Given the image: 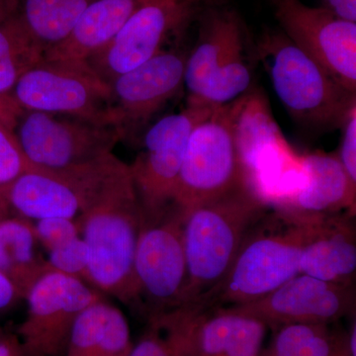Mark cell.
<instances>
[{"label":"cell","instance_id":"obj_35","mask_svg":"<svg viewBox=\"0 0 356 356\" xmlns=\"http://www.w3.org/2000/svg\"><path fill=\"white\" fill-rule=\"evenodd\" d=\"M20 299L17 290L10 280L0 273V313L8 310Z\"/></svg>","mask_w":356,"mask_h":356},{"label":"cell","instance_id":"obj_21","mask_svg":"<svg viewBox=\"0 0 356 356\" xmlns=\"http://www.w3.org/2000/svg\"><path fill=\"white\" fill-rule=\"evenodd\" d=\"M243 49L242 25L236 14L213 13L204 23L195 48L187 56L184 86L187 98L195 97L222 62Z\"/></svg>","mask_w":356,"mask_h":356},{"label":"cell","instance_id":"obj_15","mask_svg":"<svg viewBox=\"0 0 356 356\" xmlns=\"http://www.w3.org/2000/svg\"><path fill=\"white\" fill-rule=\"evenodd\" d=\"M187 56L163 50L110 81V109L121 140L138 139L184 86Z\"/></svg>","mask_w":356,"mask_h":356},{"label":"cell","instance_id":"obj_39","mask_svg":"<svg viewBox=\"0 0 356 356\" xmlns=\"http://www.w3.org/2000/svg\"><path fill=\"white\" fill-rule=\"evenodd\" d=\"M11 210L9 208L8 204L4 200V198L0 195V224L7 219V218L11 216Z\"/></svg>","mask_w":356,"mask_h":356},{"label":"cell","instance_id":"obj_17","mask_svg":"<svg viewBox=\"0 0 356 356\" xmlns=\"http://www.w3.org/2000/svg\"><path fill=\"white\" fill-rule=\"evenodd\" d=\"M268 325L226 308L189 307L184 356H261Z\"/></svg>","mask_w":356,"mask_h":356},{"label":"cell","instance_id":"obj_34","mask_svg":"<svg viewBox=\"0 0 356 356\" xmlns=\"http://www.w3.org/2000/svg\"><path fill=\"white\" fill-rule=\"evenodd\" d=\"M325 6L337 17L356 23V0H325Z\"/></svg>","mask_w":356,"mask_h":356},{"label":"cell","instance_id":"obj_7","mask_svg":"<svg viewBox=\"0 0 356 356\" xmlns=\"http://www.w3.org/2000/svg\"><path fill=\"white\" fill-rule=\"evenodd\" d=\"M212 110L186 105L179 113L159 119L142 136V151L129 168L143 221L158 220L175 206L189 135Z\"/></svg>","mask_w":356,"mask_h":356},{"label":"cell","instance_id":"obj_12","mask_svg":"<svg viewBox=\"0 0 356 356\" xmlns=\"http://www.w3.org/2000/svg\"><path fill=\"white\" fill-rule=\"evenodd\" d=\"M211 0H145L108 46L86 64L102 81L135 69L163 50V44Z\"/></svg>","mask_w":356,"mask_h":356},{"label":"cell","instance_id":"obj_27","mask_svg":"<svg viewBox=\"0 0 356 356\" xmlns=\"http://www.w3.org/2000/svg\"><path fill=\"white\" fill-rule=\"evenodd\" d=\"M188 308L147 318V329L129 356H184Z\"/></svg>","mask_w":356,"mask_h":356},{"label":"cell","instance_id":"obj_23","mask_svg":"<svg viewBox=\"0 0 356 356\" xmlns=\"http://www.w3.org/2000/svg\"><path fill=\"white\" fill-rule=\"evenodd\" d=\"M95 0H6L11 13L46 53L72 31Z\"/></svg>","mask_w":356,"mask_h":356},{"label":"cell","instance_id":"obj_1","mask_svg":"<svg viewBox=\"0 0 356 356\" xmlns=\"http://www.w3.org/2000/svg\"><path fill=\"white\" fill-rule=\"evenodd\" d=\"M89 252L90 286L142 311L134 271L143 213L125 163L76 218Z\"/></svg>","mask_w":356,"mask_h":356},{"label":"cell","instance_id":"obj_8","mask_svg":"<svg viewBox=\"0 0 356 356\" xmlns=\"http://www.w3.org/2000/svg\"><path fill=\"white\" fill-rule=\"evenodd\" d=\"M243 185L231 102L213 109L191 131L185 147L175 205L187 209Z\"/></svg>","mask_w":356,"mask_h":356},{"label":"cell","instance_id":"obj_28","mask_svg":"<svg viewBox=\"0 0 356 356\" xmlns=\"http://www.w3.org/2000/svg\"><path fill=\"white\" fill-rule=\"evenodd\" d=\"M111 304L104 298L84 309L70 331L64 356H96Z\"/></svg>","mask_w":356,"mask_h":356},{"label":"cell","instance_id":"obj_9","mask_svg":"<svg viewBox=\"0 0 356 356\" xmlns=\"http://www.w3.org/2000/svg\"><path fill=\"white\" fill-rule=\"evenodd\" d=\"M184 211L173 206L154 221H142L134 271L147 318L182 308L187 284Z\"/></svg>","mask_w":356,"mask_h":356},{"label":"cell","instance_id":"obj_13","mask_svg":"<svg viewBox=\"0 0 356 356\" xmlns=\"http://www.w3.org/2000/svg\"><path fill=\"white\" fill-rule=\"evenodd\" d=\"M102 293L67 274L49 271L31 288L17 337L24 356H62L79 314Z\"/></svg>","mask_w":356,"mask_h":356},{"label":"cell","instance_id":"obj_38","mask_svg":"<svg viewBox=\"0 0 356 356\" xmlns=\"http://www.w3.org/2000/svg\"><path fill=\"white\" fill-rule=\"evenodd\" d=\"M356 324L355 321L353 324L350 325V332L346 334V343H348V350L351 356H356Z\"/></svg>","mask_w":356,"mask_h":356},{"label":"cell","instance_id":"obj_11","mask_svg":"<svg viewBox=\"0 0 356 356\" xmlns=\"http://www.w3.org/2000/svg\"><path fill=\"white\" fill-rule=\"evenodd\" d=\"M8 97L19 108L114 125L109 84L86 63L42 60L18 79Z\"/></svg>","mask_w":356,"mask_h":356},{"label":"cell","instance_id":"obj_16","mask_svg":"<svg viewBox=\"0 0 356 356\" xmlns=\"http://www.w3.org/2000/svg\"><path fill=\"white\" fill-rule=\"evenodd\" d=\"M226 309L259 318L269 327L330 325L355 313V289L300 273L257 301Z\"/></svg>","mask_w":356,"mask_h":356},{"label":"cell","instance_id":"obj_6","mask_svg":"<svg viewBox=\"0 0 356 356\" xmlns=\"http://www.w3.org/2000/svg\"><path fill=\"white\" fill-rule=\"evenodd\" d=\"M9 128L30 163L47 170H65L93 163L113 153L121 140L112 124L17 106Z\"/></svg>","mask_w":356,"mask_h":356},{"label":"cell","instance_id":"obj_5","mask_svg":"<svg viewBox=\"0 0 356 356\" xmlns=\"http://www.w3.org/2000/svg\"><path fill=\"white\" fill-rule=\"evenodd\" d=\"M276 95L294 120L318 132L341 128L356 107V93L343 88L283 33L259 44Z\"/></svg>","mask_w":356,"mask_h":356},{"label":"cell","instance_id":"obj_19","mask_svg":"<svg viewBox=\"0 0 356 356\" xmlns=\"http://www.w3.org/2000/svg\"><path fill=\"white\" fill-rule=\"evenodd\" d=\"M304 186L278 209L307 216H355L356 186L351 184L336 154L314 152L301 156Z\"/></svg>","mask_w":356,"mask_h":356},{"label":"cell","instance_id":"obj_37","mask_svg":"<svg viewBox=\"0 0 356 356\" xmlns=\"http://www.w3.org/2000/svg\"><path fill=\"white\" fill-rule=\"evenodd\" d=\"M332 356H351L348 350V343H346V334H339L337 336L336 348H334Z\"/></svg>","mask_w":356,"mask_h":356},{"label":"cell","instance_id":"obj_3","mask_svg":"<svg viewBox=\"0 0 356 356\" xmlns=\"http://www.w3.org/2000/svg\"><path fill=\"white\" fill-rule=\"evenodd\" d=\"M270 208L245 185L187 209L180 208L187 266L184 307H198L216 289L245 236Z\"/></svg>","mask_w":356,"mask_h":356},{"label":"cell","instance_id":"obj_32","mask_svg":"<svg viewBox=\"0 0 356 356\" xmlns=\"http://www.w3.org/2000/svg\"><path fill=\"white\" fill-rule=\"evenodd\" d=\"M34 229L40 245L47 252H50L81 236L76 219L67 218L38 220L34 224Z\"/></svg>","mask_w":356,"mask_h":356},{"label":"cell","instance_id":"obj_24","mask_svg":"<svg viewBox=\"0 0 356 356\" xmlns=\"http://www.w3.org/2000/svg\"><path fill=\"white\" fill-rule=\"evenodd\" d=\"M44 51L0 0V97L8 95L27 70L41 63Z\"/></svg>","mask_w":356,"mask_h":356},{"label":"cell","instance_id":"obj_10","mask_svg":"<svg viewBox=\"0 0 356 356\" xmlns=\"http://www.w3.org/2000/svg\"><path fill=\"white\" fill-rule=\"evenodd\" d=\"M115 165L116 158L110 154L70 170L35 168L0 186V195L11 212L31 221L76 219L95 201Z\"/></svg>","mask_w":356,"mask_h":356},{"label":"cell","instance_id":"obj_31","mask_svg":"<svg viewBox=\"0 0 356 356\" xmlns=\"http://www.w3.org/2000/svg\"><path fill=\"white\" fill-rule=\"evenodd\" d=\"M35 168L23 154L13 131L0 122V186Z\"/></svg>","mask_w":356,"mask_h":356},{"label":"cell","instance_id":"obj_26","mask_svg":"<svg viewBox=\"0 0 356 356\" xmlns=\"http://www.w3.org/2000/svg\"><path fill=\"white\" fill-rule=\"evenodd\" d=\"M261 356H332L337 336L329 325L290 324L275 327Z\"/></svg>","mask_w":356,"mask_h":356},{"label":"cell","instance_id":"obj_40","mask_svg":"<svg viewBox=\"0 0 356 356\" xmlns=\"http://www.w3.org/2000/svg\"><path fill=\"white\" fill-rule=\"evenodd\" d=\"M4 334H6V332H3V330L0 329V337L3 336Z\"/></svg>","mask_w":356,"mask_h":356},{"label":"cell","instance_id":"obj_29","mask_svg":"<svg viewBox=\"0 0 356 356\" xmlns=\"http://www.w3.org/2000/svg\"><path fill=\"white\" fill-rule=\"evenodd\" d=\"M47 261L51 271L67 274L90 285L88 248L81 236L48 252Z\"/></svg>","mask_w":356,"mask_h":356},{"label":"cell","instance_id":"obj_20","mask_svg":"<svg viewBox=\"0 0 356 356\" xmlns=\"http://www.w3.org/2000/svg\"><path fill=\"white\" fill-rule=\"evenodd\" d=\"M145 0H95L60 43L44 53L48 62L86 63L108 46Z\"/></svg>","mask_w":356,"mask_h":356},{"label":"cell","instance_id":"obj_4","mask_svg":"<svg viewBox=\"0 0 356 356\" xmlns=\"http://www.w3.org/2000/svg\"><path fill=\"white\" fill-rule=\"evenodd\" d=\"M232 119L243 184L266 205L282 207L305 184L301 156L283 137L257 89L232 102Z\"/></svg>","mask_w":356,"mask_h":356},{"label":"cell","instance_id":"obj_33","mask_svg":"<svg viewBox=\"0 0 356 356\" xmlns=\"http://www.w3.org/2000/svg\"><path fill=\"white\" fill-rule=\"evenodd\" d=\"M341 129L343 135L337 156L351 184L356 186V107L351 110Z\"/></svg>","mask_w":356,"mask_h":356},{"label":"cell","instance_id":"obj_25","mask_svg":"<svg viewBox=\"0 0 356 356\" xmlns=\"http://www.w3.org/2000/svg\"><path fill=\"white\" fill-rule=\"evenodd\" d=\"M243 49L235 51L218 67L202 90L187 98L186 105L216 109L245 95L252 83V72L243 58Z\"/></svg>","mask_w":356,"mask_h":356},{"label":"cell","instance_id":"obj_2","mask_svg":"<svg viewBox=\"0 0 356 356\" xmlns=\"http://www.w3.org/2000/svg\"><path fill=\"white\" fill-rule=\"evenodd\" d=\"M271 207L245 236L235 261L200 311L252 303L300 273V259L316 218Z\"/></svg>","mask_w":356,"mask_h":356},{"label":"cell","instance_id":"obj_30","mask_svg":"<svg viewBox=\"0 0 356 356\" xmlns=\"http://www.w3.org/2000/svg\"><path fill=\"white\" fill-rule=\"evenodd\" d=\"M133 346L127 318L120 309L110 306L104 334L96 356H129Z\"/></svg>","mask_w":356,"mask_h":356},{"label":"cell","instance_id":"obj_36","mask_svg":"<svg viewBox=\"0 0 356 356\" xmlns=\"http://www.w3.org/2000/svg\"><path fill=\"white\" fill-rule=\"evenodd\" d=\"M0 356H24L17 336L4 334L0 337Z\"/></svg>","mask_w":356,"mask_h":356},{"label":"cell","instance_id":"obj_14","mask_svg":"<svg viewBox=\"0 0 356 356\" xmlns=\"http://www.w3.org/2000/svg\"><path fill=\"white\" fill-rule=\"evenodd\" d=\"M274 4L283 34L337 83L356 93V23L302 0H275Z\"/></svg>","mask_w":356,"mask_h":356},{"label":"cell","instance_id":"obj_18","mask_svg":"<svg viewBox=\"0 0 356 356\" xmlns=\"http://www.w3.org/2000/svg\"><path fill=\"white\" fill-rule=\"evenodd\" d=\"M343 214L316 218L300 259V273L355 286L356 236L353 219Z\"/></svg>","mask_w":356,"mask_h":356},{"label":"cell","instance_id":"obj_22","mask_svg":"<svg viewBox=\"0 0 356 356\" xmlns=\"http://www.w3.org/2000/svg\"><path fill=\"white\" fill-rule=\"evenodd\" d=\"M39 247L31 220L10 216L0 224V273L10 280L21 299L51 271Z\"/></svg>","mask_w":356,"mask_h":356}]
</instances>
